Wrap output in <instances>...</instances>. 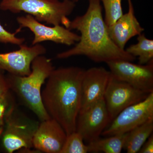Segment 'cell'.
Segmentation results:
<instances>
[{
  "label": "cell",
  "mask_w": 153,
  "mask_h": 153,
  "mask_svg": "<svg viewBox=\"0 0 153 153\" xmlns=\"http://www.w3.org/2000/svg\"><path fill=\"white\" fill-rule=\"evenodd\" d=\"M87 145L81 135L75 131L67 135L60 153H87Z\"/></svg>",
  "instance_id": "d6986e66"
},
{
  "label": "cell",
  "mask_w": 153,
  "mask_h": 153,
  "mask_svg": "<svg viewBox=\"0 0 153 153\" xmlns=\"http://www.w3.org/2000/svg\"><path fill=\"white\" fill-rule=\"evenodd\" d=\"M111 72L103 67H92L85 70L81 84V108L85 111L104 98Z\"/></svg>",
  "instance_id": "7c38bea8"
},
{
  "label": "cell",
  "mask_w": 153,
  "mask_h": 153,
  "mask_svg": "<svg viewBox=\"0 0 153 153\" xmlns=\"http://www.w3.org/2000/svg\"><path fill=\"white\" fill-rule=\"evenodd\" d=\"M18 33H12L5 30L0 23V42L4 44H10L20 46L24 44L25 39L16 36Z\"/></svg>",
  "instance_id": "44dd1931"
},
{
  "label": "cell",
  "mask_w": 153,
  "mask_h": 153,
  "mask_svg": "<svg viewBox=\"0 0 153 153\" xmlns=\"http://www.w3.org/2000/svg\"><path fill=\"white\" fill-rule=\"evenodd\" d=\"M127 133L108 136L104 139L98 138L88 143V150L92 152L120 153L123 149Z\"/></svg>",
  "instance_id": "2e32d148"
},
{
  "label": "cell",
  "mask_w": 153,
  "mask_h": 153,
  "mask_svg": "<svg viewBox=\"0 0 153 153\" xmlns=\"http://www.w3.org/2000/svg\"><path fill=\"white\" fill-rule=\"evenodd\" d=\"M138 153H153V135L152 134L145 142L142 147L140 149Z\"/></svg>",
  "instance_id": "7402d4cb"
},
{
  "label": "cell",
  "mask_w": 153,
  "mask_h": 153,
  "mask_svg": "<svg viewBox=\"0 0 153 153\" xmlns=\"http://www.w3.org/2000/svg\"><path fill=\"white\" fill-rule=\"evenodd\" d=\"M145 65L119 60L106 63L110 71L117 79L148 93L153 92V62Z\"/></svg>",
  "instance_id": "ba28073f"
},
{
  "label": "cell",
  "mask_w": 153,
  "mask_h": 153,
  "mask_svg": "<svg viewBox=\"0 0 153 153\" xmlns=\"http://www.w3.org/2000/svg\"><path fill=\"white\" fill-rule=\"evenodd\" d=\"M10 91L7 76L0 73V96L5 94Z\"/></svg>",
  "instance_id": "603a6c76"
},
{
  "label": "cell",
  "mask_w": 153,
  "mask_h": 153,
  "mask_svg": "<svg viewBox=\"0 0 153 153\" xmlns=\"http://www.w3.org/2000/svg\"><path fill=\"white\" fill-rule=\"evenodd\" d=\"M75 3L70 0H2L0 10L13 13L24 12L38 22L67 28L70 21L68 17Z\"/></svg>",
  "instance_id": "277c9868"
},
{
  "label": "cell",
  "mask_w": 153,
  "mask_h": 153,
  "mask_svg": "<svg viewBox=\"0 0 153 153\" xmlns=\"http://www.w3.org/2000/svg\"><path fill=\"white\" fill-rule=\"evenodd\" d=\"M137 43L125 49L130 55L138 57L139 64L145 65L153 61V41L144 34L138 36Z\"/></svg>",
  "instance_id": "e0dca14e"
},
{
  "label": "cell",
  "mask_w": 153,
  "mask_h": 153,
  "mask_svg": "<svg viewBox=\"0 0 153 153\" xmlns=\"http://www.w3.org/2000/svg\"><path fill=\"white\" fill-rule=\"evenodd\" d=\"M88 3L85 13L70 21L67 28L79 31V41L71 49L58 53L57 58L82 55L97 63L119 60L134 61L136 57L118 47L110 37L102 17L100 0H88Z\"/></svg>",
  "instance_id": "6da1fadb"
},
{
  "label": "cell",
  "mask_w": 153,
  "mask_h": 153,
  "mask_svg": "<svg viewBox=\"0 0 153 153\" xmlns=\"http://www.w3.org/2000/svg\"><path fill=\"white\" fill-rule=\"evenodd\" d=\"M105 10V22L107 27L114 24L123 15L122 0H100Z\"/></svg>",
  "instance_id": "ac0fdd59"
},
{
  "label": "cell",
  "mask_w": 153,
  "mask_h": 153,
  "mask_svg": "<svg viewBox=\"0 0 153 153\" xmlns=\"http://www.w3.org/2000/svg\"><path fill=\"white\" fill-rule=\"evenodd\" d=\"M153 131V118H152L127 132L123 149L128 153L138 152Z\"/></svg>",
  "instance_id": "9a60e30c"
},
{
  "label": "cell",
  "mask_w": 153,
  "mask_h": 153,
  "mask_svg": "<svg viewBox=\"0 0 153 153\" xmlns=\"http://www.w3.org/2000/svg\"><path fill=\"white\" fill-rule=\"evenodd\" d=\"M152 118H153V92L144 100L121 111L102 135L108 137L126 133Z\"/></svg>",
  "instance_id": "52a82bcc"
},
{
  "label": "cell",
  "mask_w": 153,
  "mask_h": 153,
  "mask_svg": "<svg viewBox=\"0 0 153 153\" xmlns=\"http://www.w3.org/2000/svg\"><path fill=\"white\" fill-rule=\"evenodd\" d=\"M128 12L123 14L114 24L107 27L111 40L118 47L123 50L129 40L142 34L144 30L135 16L131 0H128Z\"/></svg>",
  "instance_id": "5bb4252c"
},
{
  "label": "cell",
  "mask_w": 153,
  "mask_h": 153,
  "mask_svg": "<svg viewBox=\"0 0 153 153\" xmlns=\"http://www.w3.org/2000/svg\"><path fill=\"white\" fill-rule=\"evenodd\" d=\"M85 71L76 66L55 68L41 92L47 113L60 123L67 135L76 131Z\"/></svg>",
  "instance_id": "7a4b0ae2"
},
{
  "label": "cell",
  "mask_w": 153,
  "mask_h": 153,
  "mask_svg": "<svg viewBox=\"0 0 153 153\" xmlns=\"http://www.w3.org/2000/svg\"><path fill=\"white\" fill-rule=\"evenodd\" d=\"M16 104L15 97L10 90L0 96V134L6 117L16 107Z\"/></svg>",
  "instance_id": "ffe728a7"
},
{
  "label": "cell",
  "mask_w": 153,
  "mask_h": 153,
  "mask_svg": "<svg viewBox=\"0 0 153 153\" xmlns=\"http://www.w3.org/2000/svg\"><path fill=\"white\" fill-rule=\"evenodd\" d=\"M54 69L51 59L41 55L33 60L29 75L21 76L9 74L7 76L10 90L41 121L51 117L43 105L41 92L42 86Z\"/></svg>",
  "instance_id": "3957f363"
},
{
  "label": "cell",
  "mask_w": 153,
  "mask_h": 153,
  "mask_svg": "<svg viewBox=\"0 0 153 153\" xmlns=\"http://www.w3.org/2000/svg\"><path fill=\"white\" fill-rule=\"evenodd\" d=\"M16 51L0 53V70L9 74L27 76L31 71V65L38 56L44 55L47 49L40 44L28 46L24 44Z\"/></svg>",
  "instance_id": "8fae6325"
},
{
  "label": "cell",
  "mask_w": 153,
  "mask_h": 153,
  "mask_svg": "<svg viewBox=\"0 0 153 153\" xmlns=\"http://www.w3.org/2000/svg\"><path fill=\"white\" fill-rule=\"evenodd\" d=\"M39 124L19 111L16 107L6 117L0 134L5 150L8 153L33 151V137Z\"/></svg>",
  "instance_id": "5b68a950"
},
{
  "label": "cell",
  "mask_w": 153,
  "mask_h": 153,
  "mask_svg": "<svg viewBox=\"0 0 153 153\" xmlns=\"http://www.w3.org/2000/svg\"><path fill=\"white\" fill-rule=\"evenodd\" d=\"M16 20L20 26L17 31L28 28L34 34L32 45L49 41L69 46L75 44L80 39V36L62 25L48 27L28 14L17 17Z\"/></svg>",
  "instance_id": "9c48e42d"
},
{
  "label": "cell",
  "mask_w": 153,
  "mask_h": 153,
  "mask_svg": "<svg viewBox=\"0 0 153 153\" xmlns=\"http://www.w3.org/2000/svg\"><path fill=\"white\" fill-rule=\"evenodd\" d=\"M150 93L117 79L111 73L104 96L110 122L124 109L142 101Z\"/></svg>",
  "instance_id": "8992f818"
},
{
  "label": "cell",
  "mask_w": 153,
  "mask_h": 153,
  "mask_svg": "<svg viewBox=\"0 0 153 153\" xmlns=\"http://www.w3.org/2000/svg\"><path fill=\"white\" fill-rule=\"evenodd\" d=\"M70 1H72L76 3V2L78 1H79V0H70Z\"/></svg>",
  "instance_id": "cb8c5ba5"
},
{
  "label": "cell",
  "mask_w": 153,
  "mask_h": 153,
  "mask_svg": "<svg viewBox=\"0 0 153 153\" xmlns=\"http://www.w3.org/2000/svg\"><path fill=\"white\" fill-rule=\"evenodd\" d=\"M110 123L109 114L103 98L88 109L79 112L76 131L88 143L99 138Z\"/></svg>",
  "instance_id": "30bf717a"
},
{
  "label": "cell",
  "mask_w": 153,
  "mask_h": 153,
  "mask_svg": "<svg viewBox=\"0 0 153 153\" xmlns=\"http://www.w3.org/2000/svg\"><path fill=\"white\" fill-rule=\"evenodd\" d=\"M67 136L60 123L50 117L39 124L33 137V149L39 152L60 153Z\"/></svg>",
  "instance_id": "4fadbf2b"
}]
</instances>
